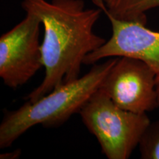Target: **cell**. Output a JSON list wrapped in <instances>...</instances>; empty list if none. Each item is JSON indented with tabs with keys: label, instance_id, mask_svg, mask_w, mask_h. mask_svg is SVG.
<instances>
[{
	"label": "cell",
	"instance_id": "1",
	"mask_svg": "<svg viewBox=\"0 0 159 159\" xmlns=\"http://www.w3.org/2000/svg\"><path fill=\"white\" fill-rule=\"evenodd\" d=\"M21 7L36 16L44 28L41 43L44 77L24 98L34 102L78 79L85 57L106 42L94 32L102 11L85 8L83 0H23Z\"/></svg>",
	"mask_w": 159,
	"mask_h": 159
},
{
	"label": "cell",
	"instance_id": "2",
	"mask_svg": "<svg viewBox=\"0 0 159 159\" xmlns=\"http://www.w3.org/2000/svg\"><path fill=\"white\" fill-rule=\"evenodd\" d=\"M118 60L110 58L94 64L87 74L62 85L34 102H26L14 111L5 110L0 125V148H10L16 139L36 125L58 128L80 113Z\"/></svg>",
	"mask_w": 159,
	"mask_h": 159
},
{
	"label": "cell",
	"instance_id": "3",
	"mask_svg": "<svg viewBox=\"0 0 159 159\" xmlns=\"http://www.w3.org/2000/svg\"><path fill=\"white\" fill-rule=\"evenodd\" d=\"M79 114L108 159H128L150 122L146 114H135L119 108L99 89Z\"/></svg>",
	"mask_w": 159,
	"mask_h": 159
},
{
	"label": "cell",
	"instance_id": "4",
	"mask_svg": "<svg viewBox=\"0 0 159 159\" xmlns=\"http://www.w3.org/2000/svg\"><path fill=\"white\" fill-rule=\"evenodd\" d=\"M40 19L26 13L22 21L0 38V77L7 86L25 84L43 66Z\"/></svg>",
	"mask_w": 159,
	"mask_h": 159
},
{
	"label": "cell",
	"instance_id": "5",
	"mask_svg": "<svg viewBox=\"0 0 159 159\" xmlns=\"http://www.w3.org/2000/svg\"><path fill=\"white\" fill-rule=\"evenodd\" d=\"M156 74L141 60L118 57L99 89L117 106L135 114H147L158 108Z\"/></svg>",
	"mask_w": 159,
	"mask_h": 159
},
{
	"label": "cell",
	"instance_id": "6",
	"mask_svg": "<svg viewBox=\"0 0 159 159\" xmlns=\"http://www.w3.org/2000/svg\"><path fill=\"white\" fill-rule=\"evenodd\" d=\"M106 16L112 27V35L102 47L85 57L84 64L94 65L109 57L126 56L144 61L156 74L159 105V31L148 29L146 24L140 21Z\"/></svg>",
	"mask_w": 159,
	"mask_h": 159
},
{
	"label": "cell",
	"instance_id": "7",
	"mask_svg": "<svg viewBox=\"0 0 159 159\" xmlns=\"http://www.w3.org/2000/svg\"><path fill=\"white\" fill-rule=\"evenodd\" d=\"M156 7H159V0H121L116 8L105 14L111 15L120 20L146 24V13Z\"/></svg>",
	"mask_w": 159,
	"mask_h": 159
},
{
	"label": "cell",
	"instance_id": "8",
	"mask_svg": "<svg viewBox=\"0 0 159 159\" xmlns=\"http://www.w3.org/2000/svg\"><path fill=\"white\" fill-rule=\"evenodd\" d=\"M141 158L159 159V119L150 122L139 144Z\"/></svg>",
	"mask_w": 159,
	"mask_h": 159
},
{
	"label": "cell",
	"instance_id": "9",
	"mask_svg": "<svg viewBox=\"0 0 159 159\" xmlns=\"http://www.w3.org/2000/svg\"><path fill=\"white\" fill-rule=\"evenodd\" d=\"M91 2L97 7L102 10L103 13H105L116 8L121 0H91Z\"/></svg>",
	"mask_w": 159,
	"mask_h": 159
},
{
	"label": "cell",
	"instance_id": "10",
	"mask_svg": "<svg viewBox=\"0 0 159 159\" xmlns=\"http://www.w3.org/2000/svg\"><path fill=\"white\" fill-rule=\"evenodd\" d=\"M21 154V150L18 149V150L11 152H5V153L0 155V158L1 159H17L19 158Z\"/></svg>",
	"mask_w": 159,
	"mask_h": 159
}]
</instances>
